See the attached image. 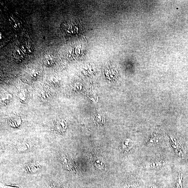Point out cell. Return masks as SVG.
Instances as JSON below:
<instances>
[{
    "mask_svg": "<svg viewBox=\"0 0 188 188\" xmlns=\"http://www.w3.org/2000/svg\"><path fill=\"white\" fill-rule=\"evenodd\" d=\"M62 27L63 31L68 36L80 34L84 32L81 21L77 19L66 22L63 24Z\"/></svg>",
    "mask_w": 188,
    "mask_h": 188,
    "instance_id": "cell-1",
    "label": "cell"
},
{
    "mask_svg": "<svg viewBox=\"0 0 188 188\" xmlns=\"http://www.w3.org/2000/svg\"><path fill=\"white\" fill-rule=\"evenodd\" d=\"M7 120L8 124L13 128H17L20 126L21 123L20 117L14 115H10L7 116Z\"/></svg>",
    "mask_w": 188,
    "mask_h": 188,
    "instance_id": "cell-2",
    "label": "cell"
},
{
    "mask_svg": "<svg viewBox=\"0 0 188 188\" xmlns=\"http://www.w3.org/2000/svg\"><path fill=\"white\" fill-rule=\"evenodd\" d=\"M55 127L57 130L60 132H65L67 128L66 121L64 119H59L56 122Z\"/></svg>",
    "mask_w": 188,
    "mask_h": 188,
    "instance_id": "cell-3",
    "label": "cell"
},
{
    "mask_svg": "<svg viewBox=\"0 0 188 188\" xmlns=\"http://www.w3.org/2000/svg\"><path fill=\"white\" fill-rule=\"evenodd\" d=\"M93 122L98 126H101L105 122V115L102 113H98L93 117Z\"/></svg>",
    "mask_w": 188,
    "mask_h": 188,
    "instance_id": "cell-4",
    "label": "cell"
},
{
    "mask_svg": "<svg viewBox=\"0 0 188 188\" xmlns=\"http://www.w3.org/2000/svg\"><path fill=\"white\" fill-rule=\"evenodd\" d=\"M106 75L108 80L114 81L116 79L117 76L116 70L114 67H110L107 69Z\"/></svg>",
    "mask_w": 188,
    "mask_h": 188,
    "instance_id": "cell-5",
    "label": "cell"
},
{
    "mask_svg": "<svg viewBox=\"0 0 188 188\" xmlns=\"http://www.w3.org/2000/svg\"><path fill=\"white\" fill-rule=\"evenodd\" d=\"M60 161L63 166L66 169L69 170L71 169L72 166L71 161L67 156H62L60 158Z\"/></svg>",
    "mask_w": 188,
    "mask_h": 188,
    "instance_id": "cell-6",
    "label": "cell"
},
{
    "mask_svg": "<svg viewBox=\"0 0 188 188\" xmlns=\"http://www.w3.org/2000/svg\"><path fill=\"white\" fill-rule=\"evenodd\" d=\"M94 163L98 169H103L105 166V162L101 157L97 156L94 158Z\"/></svg>",
    "mask_w": 188,
    "mask_h": 188,
    "instance_id": "cell-7",
    "label": "cell"
},
{
    "mask_svg": "<svg viewBox=\"0 0 188 188\" xmlns=\"http://www.w3.org/2000/svg\"><path fill=\"white\" fill-rule=\"evenodd\" d=\"M134 145L133 141L130 139H126L123 142V150L125 152H127L132 148Z\"/></svg>",
    "mask_w": 188,
    "mask_h": 188,
    "instance_id": "cell-8",
    "label": "cell"
},
{
    "mask_svg": "<svg viewBox=\"0 0 188 188\" xmlns=\"http://www.w3.org/2000/svg\"><path fill=\"white\" fill-rule=\"evenodd\" d=\"M12 95L9 93H2L1 95V102L3 104H7L10 101L12 98Z\"/></svg>",
    "mask_w": 188,
    "mask_h": 188,
    "instance_id": "cell-9",
    "label": "cell"
},
{
    "mask_svg": "<svg viewBox=\"0 0 188 188\" xmlns=\"http://www.w3.org/2000/svg\"><path fill=\"white\" fill-rule=\"evenodd\" d=\"M38 166L34 164H28L26 167L27 171L29 172H35L38 170Z\"/></svg>",
    "mask_w": 188,
    "mask_h": 188,
    "instance_id": "cell-10",
    "label": "cell"
},
{
    "mask_svg": "<svg viewBox=\"0 0 188 188\" xmlns=\"http://www.w3.org/2000/svg\"><path fill=\"white\" fill-rule=\"evenodd\" d=\"M74 88L75 91H80L82 89V85L81 83H76L74 86Z\"/></svg>",
    "mask_w": 188,
    "mask_h": 188,
    "instance_id": "cell-11",
    "label": "cell"
},
{
    "mask_svg": "<svg viewBox=\"0 0 188 188\" xmlns=\"http://www.w3.org/2000/svg\"><path fill=\"white\" fill-rule=\"evenodd\" d=\"M50 187L51 188H63L59 185L55 184H52L51 185Z\"/></svg>",
    "mask_w": 188,
    "mask_h": 188,
    "instance_id": "cell-12",
    "label": "cell"
},
{
    "mask_svg": "<svg viewBox=\"0 0 188 188\" xmlns=\"http://www.w3.org/2000/svg\"><path fill=\"white\" fill-rule=\"evenodd\" d=\"M42 98H43V99H46L47 98H48V94L46 93H43V94H42Z\"/></svg>",
    "mask_w": 188,
    "mask_h": 188,
    "instance_id": "cell-13",
    "label": "cell"
}]
</instances>
